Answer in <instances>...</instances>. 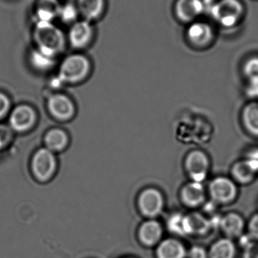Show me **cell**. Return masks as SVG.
Listing matches in <instances>:
<instances>
[{"mask_svg": "<svg viewBox=\"0 0 258 258\" xmlns=\"http://www.w3.org/2000/svg\"><path fill=\"white\" fill-rule=\"evenodd\" d=\"M35 49L51 58L62 54L68 44L67 36L53 22H36L33 30Z\"/></svg>", "mask_w": 258, "mask_h": 258, "instance_id": "6da1fadb", "label": "cell"}, {"mask_svg": "<svg viewBox=\"0 0 258 258\" xmlns=\"http://www.w3.org/2000/svg\"><path fill=\"white\" fill-rule=\"evenodd\" d=\"M90 59L81 53H74L62 60L56 77V84L77 85L86 81L92 73Z\"/></svg>", "mask_w": 258, "mask_h": 258, "instance_id": "7a4b0ae2", "label": "cell"}, {"mask_svg": "<svg viewBox=\"0 0 258 258\" xmlns=\"http://www.w3.org/2000/svg\"><path fill=\"white\" fill-rule=\"evenodd\" d=\"M209 10L214 22L225 29L237 27L245 13L241 0H217L212 2Z\"/></svg>", "mask_w": 258, "mask_h": 258, "instance_id": "3957f363", "label": "cell"}, {"mask_svg": "<svg viewBox=\"0 0 258 258\" xmlns=\"http://www.w3.org/2000/svg\"><path fill=\"white\" fill-rule=\"evenodd\" d=\"M58 169L56 153L45 147L37 149L32 155L30 170L32 177L39 183H46L53 180Z\"/></svg>", "mask_w": 258, "mask_h": 258, "instance_id": "277c9868", "label": "cell"}, {"mask_svg": "<svg viewBox=\"0 0 258 258\" xmlns=\"http://www.w3.org/2000/svg\"><path fill=\"white\" fill-rule=\"evenodd\" d=\"M207 191L211 201L218 206H227L237 199L239 185L231 177L218 176L211 180Z\"/></svg>", "mask_w": 258, "mask_h": 258, "instance_id": "5b68a950", "label": "cell"}, {"mask_svg": "<svg viewBox=\"0 0 258 258\" xmlns=\"http://www.w3.org/2000/svg\"><path fill=\"white\" fill-rule=\"evenodd\" d=\"M185 38L188 45L194 49H207L215 42L216 31L210 22L199 19L187 25Z\"/></svg>", "mask_w": 258, "mask_h": 258, "instance_id": "8992f818", "label": "cell"}, {"mask_svg": "<svg viewBox=\"0 0 258 258\" xmlns=\"http://www.w3.org/2000/svg\"><path fill=\"white\" fill-rule=\"evenodd\" d=\"M165 198L163 192L156 187L148 186L141 190L137 197V207L142 216L156 219L165 209Z\"/></svg>", "mask_w": 258, "mask_h": 258, "instance_id": "52a82bcc", "label": "cell"}, {"mask_svg": "<svg viewBox=\"0 0 258 258\" xmlns=\"http://www.w3.org/2000/svg\"><path fill=\"white\" fill-rule=\"evenodd\" d=\"M46 109L51 118L61 122L72 120L77 113L74 101L63 93L50 95L46 100Z\"/></svg>", "mask_w": 258, "mask_h": 258, "instance_id": "ba28073f", "label": "cell"}, {"mask_svg": "<svg viewBox=\"0 0 258 258\" xmlns=\"http://www.w3.org/2000/svg\"><path fill=\"white\" fill-rule=\"evenodd\" d=\"M184 168L190 180L203 183L210 173V158L202 150H192L185 158Z\"/></svg>", "mask_w": 258, "mask_h": 258, "instance_id": "9c48e42d", "label": "cell"}, {"mask_svg": "<svg viewBox=\"0 0 258 258\" xmlns=\"http://www.w3.org/2000/svg\"><path fill=\"white\" fill-rule=\"evenodd\" d=\"M37 121V112L34 107L27 104L14 107L9 115V126L18 133L30 132L36 126Z\"/></svg>", "mask_w": 258, "mask_h": 258, "instance_id": "30bf717a", "label": "cell"}, {"mask_svg": "<svg viewBox=\"0 0 258 258\" xmlns=\"http://www.w3.org/2000/svg\"><path fill=\"white\" fill-rule=\"evenodd\" d=\"M208 0H177L174 3V13L176 19L182 24L189 25L200 19V17L210 8Z\"/></svg>", "mask_w": 258, "mask_h": 258, "instance_id": "8fae6325", "label": "cell"}, {"mask_svg": "<svg viewBox=\"0 0 258 258\" xmlns=\"http://www.w3.org/2000/svg\"><path fill=\"white\" fill-rule=\"evenodd\" d=\"M67 36L68 43L74 49L82 50L87 48L95 37V29L92 23L78 20L71 24Z\"/></svg>", "mask_w": 258, "mask_h": 258, "instance_id": "7c38bea8", "label": "cell"}, {"mask_svg": "<svg viewBox=\"0 0 258 258\" xmlns=\"http://www.w3.org/2000/svg\"><path fill=\"white\" fill-rule=\"evenodd\" d=\"M207 188L203 183L190 181L182 186L180 198L182 203L189 209H197L203 206L207 201Z\"/></svg>", "mask_w": 258, "mask_h": 258, "instance_id": "4fadbf2b", "label": "cell"}, {"mask_svg": "<svg viewBox=\"0 0 258 258\" xmlns=\"http://www.w3.org/2000/svg\"><path fill=\"white\" fill-rule=\"evenodd\" d=\"M79 17L82 20L89 21H97L104 15L107 7L106 0H73Z\"/></svg>", "mask_w": 258, "mask_h": 258, "instance_id": "5bb4252c", "label": "cell"}, {"mask_svg": "<svg viewBox=\"0 0 258 258\" xmlns=\"http://www.w3.org/2000/svg\"><path fill=\"white\" fill-rule=\"evenodd\" d=\"M163 227L156 219H148L144 221L138 230L139 242L147 247L158 245L162 242Z\"/></svg>", "mask_w": 258, "mask_h": 258, "instance_id": "9a60e30c", "label": "cell"}, {"mask_svg": "<svg viewBox=\"0 0 258 258\" xmlns=\"http://www.w3.org/2000/svg\"><path fill=\"white\" fill-rule=\"evenodd\" d=\"M246 224L243 217L236 212H230L223 215L220 228L229 239L241 237L244 234Z\"/></svg>", "mask_w": 258, "mask_h": 258, "instance_id": "2e32d148", "label": "cell"}, {"mask_svg": "<svg viewBox=\"0 0 258 258\" xmlns=\"http://www.w3.org/2000/svg\"><path fill=\"white\" fill-rule=\"evenodd\" d=\"M44 147L54 153H61L68 148L70 137L65 129L53 128L48 129L43 137Z\"/></svg>", "mask_w": 258, "mask_h": 258, "instance_id": "e0dca14e", "label": "cell"}, {"mask_svg": "<svg viewBox=\"0 0 258 258\" xmlns=\"http://www.w3.org/2000/svg\"><path fill=\"white\" fill-rule=\"evenodd\" d=\"M187 250L181 241L174 238L164 239L158 245L157 258H186Z\"/></svg>", "mask_w": 258, "mask_h": 258, "instance_id": "ac0fdd59", "label": "cell"}, {"mask_svg": "<svg viewBox=\"0 0 258 258\" xmlns=\"http://www.w3.org/2000/svg\"><path fill=\"white\" fill-rule=\"evenodd\" d=\"M62 5L58 0H38L35 8L36 22H53L59 18Z\"/></svg>", "mask_w": 258, "mask_h": 258, "instance_id": "d6986e66", "label": "cell"}, {"mask_svg": "<svg viewBox=\"0 0 258 258\" xmlns=\"http://www.w3.org/2000/svg\"><path fill=\"white\" fill-rule=\"evenodd\" d=\"M187 235L202 236L212 229L209 218L204 214L192 212L186 215Z\"/></svg>", "mask_w": 258, "mask_h": 258, "instance_id": "ffe728a7", "label": "cell"}, {"mask_svg": "<svg viewBox=\"0 0 258 258\" xmlns=\"http://www.w3.org/2000/svg\"><path fill=\"white\" fill-rule=\"evenodd\" d=\"M244 128L251 136L258 138V101H251L244 106L241 113Z\"/></svg>", "mask_w": 258, "mask_h": 258, "instance_id": "44dd1931", "label": "cell"}, {"mask_svg": "<svg viewBox=\"0 0 258 258\" xmlns=\"http://www.w3.org/2000/svg\"><path fill=\"white\" fill-rule=\"evenodd\" d=\"M257 173L245 160L238 161L231 168V177L238 185H248L252 183Z\"/></svg>", "mask_w": 258, "mask_h": 258, "instance_id": "7402d4cb", "label": "cell"}, {"mask_svg": "<svg viewBox=\"0 0 258 258\" xmlns=\"http://www.w3.org/2000/svg\"><path fill=\"white\" fill-rule=\"evenodd\" d=\"M236 245L233 239L224 238L215 242L209 251V258H235Z\"/></svg>", "mask_w": 258, "mask_h": 258, "instance_id": "603a6c76", "label": "cell"}, {"mask_svg": "<svg viewBox=\"0 0 258 258\" xmlns=\"http://www.w3.org/2000/svg\"><path fill=\"white\" fill-rule=\"evenodd\" d=\"M167 227L169 231L177 236H187L186 215L175 212L170 215L167 221Z\"/></svg>", "mask_w": 258, "mask_h": 258, "instance_id": "cb8c5ba5", "label": "cell"}, {"mask_svg": "<svg viewBox=\"0 0 258 258\" xmlns=\"http://www.w3.org/2000/svg\"><path fill=\"white\" fill-rule=\"evenodd\" d=\"M55 60L56 59L48 57L36 49L33 50L30 54V61L32 67L41 72L49 71L54 65Z\"/></svg>", "mask_w": 258, "mask_h": 258, "instance_id": "d4e9b609", "label": "cell"}, {"mask_svg": "<svg viewBox=\"0 0 258 258\" xmlns=\"http://www.w3.org/2000/svg\"><path fill=\"white\" fill-rule=\"evenodd\" d=\"M242 74L248 82L258 81V56H253L244 62Z\"/></svg>", "mask_w": 258, "mask_h": 258, "instance_id": "484cf974", "label": "cell"}, {"mask_svg": "<svg viewBox=\"0 0 258 258\" xmlns=\"http://www.w3.org/2000/svg\"><path fill=\"white\" fill-rule=\"evenodd\" d=\"M13 133L9 125L0 124V150H4L12 143Z\"/></svg>", "mask_w": 258, "mask_h": 258, "instance_id": "4316f807", "label": "cell"}, {"mask_svg": "<svg viewBox=\"0 0 258 258\" xmlns=\"http://www.w3.org/2000/svg\"><path fill=\"white\" fill-rule=\"evenodd\" d=\"M10 98L4 92H0V121L8 116L12 110Z\"/></svg>", "mask_w": 258, "mask_h": 258, "instance_id": "83f0119b", "label": "cell"}, {"mask_svg": "<svg viewBox=\"0 0 258 258\" xmlns=\"http://www.w3.org/2000/svg\"><path fill=\"white\" fill-rule=\"evenodd\" d=\"M248 235L253 242H258V212L250 218L247 225Z\"/></svg>", "mask_w": 258, "mask_h": 258, "instance_id": "f1b7e54d", "label": "cell"}, {"mask_svg": "<svg viewBox=\"0 0 258 258\" xmlns=\"http://www.w3.org/2000/svg\"><path fill=\"white\" fill-rule=\"evenodd\" d=\"M244 159L258 174V147L249 150Z\"/></svg>", "mask_w": 258, "mask_h": 258, "instance_id": "f546056e", "label": "cell"}, {"mask_svg": "<svg viewBox=\"0 0 258 258\" xmlns=\"http://www.w3.org/2000/svg\"><path fill=\"white\" fill-rule=\"evenodd\" d=\"M188 258H209V251L203 247L195 245L187 251Z\"/></svg>", "mask_w": 258, "mask_h": 258, "instance_id": "4dcf8cb0", "label": "cell"}, {"mask_svg": "<svg viewBox=\"0 0 258 258\" xmlns=\"http://www.w3.org/2000/svg\"><path fill=\"white\" fill-rule=\"evenodd\" d=\"M243 258H258V242H251L245 247Z\"/></svg>", "mask_w": 258, "mask_h": 258, "instance_id": "1f68e13d", "label": "cell"}, {"mask_svg": "<svg viewBox=\"0 0 258 258\" xmlns=\"http://www.w3.org/2000/svg\"><path fill=\"white\" fill-rule=\"evenodd\" d=\"M246 94L253 101L258 100V81L248 82Z\"/></svg>", "mask_w": 258, "mask_h": 258, "instance_id": "d6a6232c", "label": "cell"}, {"mask_svg": "<svg viewBox=\"0 0 258 258\" xmlns=\"http://www.w3.org/2000/svg\"><path fill=\"white\" fill-rule=\"evenodd\" d=\"M128 258H132V257H128Z\"/></svg>", "mask_w": 258, "mask_h": 258, "instance_id": "836d02e7", "label": "cell"}]
</instances>
